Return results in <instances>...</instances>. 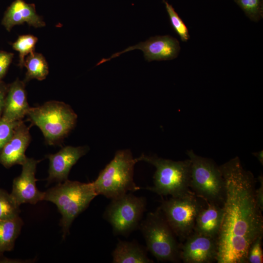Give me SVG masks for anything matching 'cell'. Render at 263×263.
I'll return each instance as SVG.
<instances>
[{
    "mask_svg": "<svg viewBox=\"0 0 263 263\" xmlns=\"http://www.w3.org/2000/svg\"><path fill=\"white\" fill-rule=\"evenodd\" d=\"M138 228L145 240L147 250L158 261L177 262L180 260V244L159 208L148 213Z\"/></svg>",
    "mask_w": 263,
    "mask_h": 263,
    "instance_id": "cell-5",
    "label": "cell"
},
{
    "mask_svg": "<svg viewBox=\"0 0 263 263\" xmlns=\"http://www.w3.org/2000/svg\"><path fill=\"white\" fill-rule=\"evenodd\" d=\"M203 207L190 191L162 200L159 209L176 236L185 240L193 230L197 215Z\"/></svg>",
    "mask_w": 263,
    "mask_h": 263,
    "instance_id": "cell-9",
    "label": "cell"
},
{
    "mask_svg": "<svg viewBox=\"0 0 263 263\" xmlns=\"http://www.w3.org/2000/svg\"><path fill=\"white\" fill-rule=\"evenodd\" d=\"M136 49L141 50L145 60L150 62L172 60L176 58L180 51V46L179 41L169 35L152 37L145 41L140 42L121 52L115 53L109 58H102L96 65L109 61L122 54Z\"/></svg>",
    "mask_w": 263,
    "mask_h": 263,
    "instance_id": "cell-10",
    "label": "cell"
},
{
    "mask_svg": "<svg viewBox=\"0 0 263 263\" xmlns=\"http://www.w3.org/2000/svg\"><path fill=\"white\" fill-rule=\"evenodd\" d=\"M223 216L222 207L217 204L207 203V207H202L198 212L193 232L217 239Z\"/></svg>",
    "mask_w": 263,
    "mask_h": 263,
    "instance_id": "cell-17",
    "label": "cell"
},
{
    "mask_svg": "<svg viewBox=\"0 0 263 263\" xmlns=\"http://www.w3.org/2000/svg\"><path fill=\"white\" fill-rule=\"evenodd\" d=\"M252 154L256 157L257 160L260 162V163L263 165V150L256 152L252 153Z\"/></svg>",
    "mask_w": 263,
    "mask_h": 263,
    "instance_id": "cell-30",
    "label": "cell"
},
{
    "mask_svg": "<svg viewBox=\"0 0 263 263\" xmlns=\"http://www.w3.org/2000/svg\"><path fill=\"white\" fill-rule=\"evenodd\" d=\"M187 154L191 162L189 187L207 203L222 204L225 182L219 166L212 160L196 154L192 150Z\"/></svg>",
    "mask_w": 263,
    "mask_h": 263,
    "instance_id": "cell-7",
    "label": "cell"
},
{
    "mask_svg": "<svg viewBox=\"0 0 263 263\" xmlns=\"http://www.w3.org/2000/svg\"><path fill=\"white\" fill-rule=\"evenodd\" d=\"M251 20L258 22L263 17V0H234Z\"/></svg>",
    "mask_w": 263,
    "mask_h": 263,
    "instance_id": "cell-24",
    "label": "cell"
},
{
    "mask_svg": "<svg viewBox=\"0 0 263 263\" xmlns=\"http://www.w3.org/2000/svg\"><path fill=\"white\" fill-rule=\"evenodd\" d=\"M138 162L129 150L116 152L113 158L92 182L97 195L113 199L140 189L133 180L134 168Z\"/></svg>",
    "mask_w": 263,
    "mask_h": 263,
    "instance_id": "cell-3",
    "label": "cell"
},
{
    "mask_svg": "<svg viewBox=\"0 0 263 263\" xmlns=\"http://www.w3.org/2000/svg\"><path fill=\"white\" fill-rule=\"evenodd\" d=\"M13 56V53L0 51V82L11 63Z\"/></svg>",
    "mask_w": 263,
    "mask_h": 263,
    "instance_id": "cell-27",
    "label": "cell"
},
{
    "mask_svg": "<svg viewBox=\"0 0 263 263\" xmlns=\"http://www.w3.org/2000/svg\"><path fill=\"white\" fill-rule=\"evenodd\" d=\"M19 207L11 194L0 189V220H9L19 217Z\"/></svg>",
    "mask_w": 263,
    "mask_h": 263,
    "instance_id": "cell-21",
    "label": "cell"
},
{
    "mask_svg": "<svg viewBox=\"0 0 263 263\" xmlns=\"http://www.w3.org/2000/svg\"><path fill=\"white\" fill-rule=\"evenodd\" d=\"M225 182L223 216L217 237L218 263H247L251 243L263 235L262 210L255 199L256 180L239 158L219 166Z\"/></svg>",
    "mask_w": 263,
    "mask_h": 263,
    "instance_id": "cell-1",
    "label": "cell"
},
{
    "mask_svg": "<svg viewBox=\"0 0 263 263\" xmlns=\"http://www.w3.org/2000/svg\"><path fill=\"white\" fill-rule=\"evenodd\" d=\"M162 0L165 3L172 29L182 41L187 42L190 38L188 27L173 6L166 0Z\"/></svg>",
    "mask_w": 263,
    "mask_h": 263,
    "instance_id": "cell-23",
    "label": "cell"
},
{
    "mask_svg": "<svg viewBox=\"0 0 263 263\" xmlns=\"http://www.w3.org/2000/svg\"><path fill=\"white\" fill-rule=\"evenodd\" d=\"M29 108L25 82L17 79L8 86L1 116L12 121H22Z\"/></svg>",
    "mask_w": 263,
    "mask_h": 263,
    "instance_id": "cell-16",
    "label": "cell"
},
{
    "mask_svg": "<svg viewBox=\"0 0 263 263\" xmlns=\"http://www.w3.org/2000/svg\"><path fill=\"white\" fill-rule=\"evenodd\" d=\"M138 161L148 162L156 169L153 186L146 189L159 195L176 197L189 191L191 162L189 159L175 161L156 156L142 155Z\"/></svg>",
    "mask_w": 263,
    "mask_h": 263,
    "instance_id": "cell-4",
    "label": "cell"
},
{
    "mask_svg": "<svg viewBox=\"0 0 263 263\" xmlns=\"http://www.w3.org/2000/svg\"><path fill=\"white\" fill-rule=\"evenodd\" d=\"M146 199L128 192L111 199L103 217L115 235L127 236L138 228L146 210Z\"/></svg>",
    "mask_w": 263,
    "mask_h": 263,
    "instance_id": "cell-8",
    "label": "cell"
},
{
    "mask_svg": "<svg viewBox=\"0 0 263 263\" xmlns=\"http://www.w3.org/2000/svg\"><path fill=\"white\" fill-rule=\"evenodd\" d=\"M24 66L27 72L24 82L32 79L42 80L46 78L49 73V68L47 61L42 54L33 52L29 54L25 59Z\"/></svg>",
    "mask_w": 263,
    "mask_h": 263,
    "instance_id": "cell-20",
    "label": "cell"
},
{
    "mask_svg": "<svg viewBox=\"0 0 263 263\" xmlns=\"http://www.w3.org/2000/svg\"><path fill=\"white\" fill-rule=\"evenodd\" d=\"M21 121H12L2 116L0 118V150L12 137Z\"/></svg>",
    "mask_w": 263,
    "mask_h": 263,
    "instance_id": "cell-25",
    "label": "cell"
},
{
    "mask_svg": "<svg viewBox=\"0 0 263 263\" xmlns=\"http://www.w3.org/2000/svg\"><path fill=\"white\" fill-rule=\"evenodd\" d=\"M40 161L27 157L21 165V174L13 180L10 194L19 206L24 203L35 204L43 200L45 192L39 190L36 184V168Z\"/></svg>",
    "mask_w": 263,
    "mask_h": 263,
    "instance_id": "cell-11",
    "label": "cell"
},
{
    "mask_svg": "<svg viewBox=\"0 0 263 263\" xmlns=\"http://www.w3.org/2000/svg\"><path fill=\"white\" fill-rule=\"evenodd\" d=\"M262 238L263 236L258 237L250 244L247 252V263H262L263 262Z\"/></svg>",
    "mask_w": 263,
    "mask_h": 263,
    "instance_id": "cell-26",
    "label": "cell"
},
{
    "mask_svg": "<svg viewBox=\"0 0 263 263\" xmlns=\"http://www.w3.org/2000/svg\"><path fill=\"white\" fill-rule=\"evenodd\" d=\"M38 41V38L31 35H22L12 44L13 49L19 53V66H24L25 56L34 52V48Z\"/></svg>",
    "mask_w": 263,
    "mask_h": 263,
    "instance_id": "cell-22",
    "label": "cell"
},
{
    "mask_svg": "<svg viewBox=\"0 0 263 263\" xmlns=\"http://www.w3.org/2000/svg\"><path fill=\"white\" fill-rule=\"evenodd\" d=\"M29 128L21 121L12 137L0 150V164L4 167L22 165L25 162L27 158L25 151L31 140Z\"/></svg>",
    "mask_w": 263,
    "mask_h": 263,
    "instance_id": "cell-14",
    "label": "cell"
},
{
    "mask_svg": "<svg viewBox=\"0 0 263 263\" xmlns=\"http://www.w3.org/2000/svg\"><path fill=\"white\" fill-rule=\"evenodd\" d=\"M7 89V85L2 81L0 82V118L2 114Z\"/></svg>",
    "mask_w": 263,
    "mask_h": 263,
    "instance_id": "cell-29",
    "label": "cell"
},
{
    "mask_svg": "<svg viewBox=\"0 0 263 263\" xmlns=\"http://www.w3.org/2000/svg\"><path fill=\"white\" fill-rule=\"evenodd\" d=\"M27 115L31 123L40 129L49 145H54L67 135L77 119V115L70 106L57 101L30 107Z\"/></svg>",
    "mask_w": 263,
    "mask_h": 263,
    "instance_id": "cell-6",
    "label": "cell"
},
{
    "mask_svg": "<svg viewBox=\"0 0 263 263\" xmlns=\"http://www.w3.org/2000/svg\"><path fill=\"white\" fill-rule=\"evenodd\" d=\"M180 244V260L185 263L216 261L217 239L192 232Z\"/></svg>",
    "mask_w": 263,
    "mask_h": 263,
    "instance_id": "cell-12",
    "label": "cell"
},
{
    "mask_svg": "<svg viewBox=\"0 0 263 263\" xmlns=\"http://www.w3.org/2000/svg\"><path fill=\"white\" fill-rule=\"evenodd\" d=\"M22 223L19 216L12 219L0 220V254L13 248Z\"/></svg>",
    "mask_w": 263,
    "mask_h": 263,
    "instance_id": "cell-19",
    "label": "cell"
},
{
    "mask_svg": "<svg viewBox=\"0 0 263 263\" xmlns=\"http://www.w3.org/2000/svg\"><path fill=\"white\" fill-rule=\"evenodd\" d=\"M24 22L36 28L45 26L42 18L36 13L34 4L23 0H15L6 10L1 23L10 31L14 26Z\"/></svg>",
    "mask_w": 263,
    "mask_h": 263,
    "instance_id": "cell-15",
    "label": "cell"
},
{
    "mask_svg": "<svg viewBox=\"0 0 263 263\" xmlns=\"http://www.w3.org/2000/svg\"><path fill=\"white\" fill-rule=\"evenodd\" d=\"M146 247L135 241L119 240L112 252L113 263H152Z\"/></svg>",
    "mask_w": 263,
    "mask_h": 263,
    "instance_id": "cell-18",
    "label": "cell"
},
{
    "mask_svg": "<svg viewBox=\"0 0 263 263\" xmlns=\"http://www.w3.org/2000/svg\"><path fill=\"white\" fill-rule=\"evenodd\" d=\"M86 147L66 146L55 154H49L48 183L52 181L63 182L68 179L72 167L88 151Z\"/></svg>",
    "mask_w": 263,
    "mask_h": 263,
    "instance_id": "cell-13",
    "label": "cell"
},
{
    "mask_svg": "<svg viewBox=\"0 0 263 263\" xmlns=\"http://www.w3.org/2000/svg\"><path fill=\"white\" fill-rule=\"evenodd\" d=\"M97 195L92 183L68 179L45 192L43 200L55 204L61 214L60 224L63 238L69 234L75 218L88 207Z\"/></svg>",
    "mask_w": 263,
    "mask_h": 263,
    "instance_id": "cell-2",
    "label": "cell"
},
{
    "mask_svg": "<svg viewBox=\"0 0 263 263\" xmlns=\"http://www.w3.org/2000/svg\"><path fill=\"white\" fill-rule=\"evenodd\" d=\"M258 179L260 182V187L258 189H255V196L257 205L260 209L263 210V177L260 175Z\"/></svg>",
    "mask_w": 263,
    "mask_h": 263,
    "instance_id": "cell-28",
    "label": "cell"
}]
</instances>
